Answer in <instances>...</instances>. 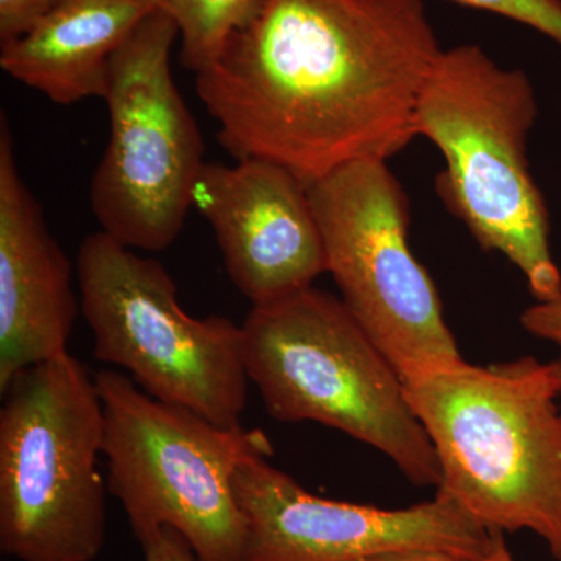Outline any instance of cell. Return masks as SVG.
<instances>
[{
    "instance_id": "cell-1",
    "label": "cell",
    "mask_w": 561,
    "mask_h": 561,
    "mask_svg": "<svg viewBox=\"0 0 561 561\" xmlns=\"http://www.w3.org/2000/svg\"><path fill=\"white\" fill-rule=\"evenodd\" d=\"M442 50L423 0H261L195 88L228 153L309 186L411 144Z\"/></svg>"
},
{
    "instance_id": "cell-2",
    "label": "cell",
    "mask_w": 561,
    "mask_h": 561,
    "mask_svg": "<svg viewBox=\"0 0 561 561\" xmlns=\"http://www.w3.org/2000/svg\"><path fill=\"white\" fill-rule=\"evenodd\" d=\"M404 389L440 461L437 493L494 534L534 531L561 561V409L552 362L463 360Z\"/></svg>"
},
{
    "instance_id": "cell-3",
    "label": "cell",
    "mask_w": 561,
    "mask_h": 561,
    "mask_svg": "<svg viewBox=\"0 0 561 561\" xmlns=\"http://www.w3.org/2000/svg\"><path fill=\"white\" fill-rule=\"evenodd\" d=\"M538 106L529 77L502 68L479 46L443 49L415 111L416 136L446 168L438 192L482 249L523 273L537 301L561 297L549 213L527 161Z\"/></svg>"
},
{
    "instance_id": "cell-4",
    "label": "cell",
    "mask_w": 561,
    "mask_h": 561,
    "mask_svg": "<svg viewBox=\"0 0 561 561\" xmlns=\"http://www.w3.org/2000/svg\"><path fill=\"white\" fill-rule=\"evenodd\" d=\"M242 332L268 415L341 431L386 454L413 485L440 486V461L401 376L341 298L311 286L253 306Z\"/></svg>"
},
{
    "instance_id": "cell-5",
    "label": "cell",
    "mask_w": 561,
    "mask_h": 561,
    "mask_svg": "<svg viewBox=\"0 0 561 561\" xmlns=\"http://www.w3.org/2000/svg\"><path fill=\"white\" fill-rule=\"evenodd\" d=\"M0 409V549L92 561L106 537L101 391L72 354L18 373Z\"/></svg>"
},
{
    "instance_id": "cell-6",
    "label": "cell",
    "mask_w": 561,
    "mask_h": 561,
    "mask_svg": "<svg viewBox=\"0 0 561 561\" xmlns=\"http://www.w3.org/2000/svg\"><path fill=\"white\" fill-rule=\"evenodd\" d=\"M94 379L110 491L138 541L172 527L198 561H247V522L232 482L251 456H272L271 438L154 400L122 373L103 370Z\"/></svg>"
},
{
    "instance_id": "cell-7",
    "label": "cell",
    "mask_w": 561,
    "mask_h": 561,
    "mask_svg": "<svg viewBox=\"0 0 561 561\" xmlns=\"http://www.w3.org/2000/svg\"><path fill=\"white\" fill-rule=\"evenodd\" d=\"M77 280L99 360L124 368L154 400L241 426L250 382L242 327L184 312L160 262L103 231L81 242Z\"/></svg>"
},
{
    "instance_id": "cell-8",
    "label": "cell",
    "mask_w": 561,
    "mask_h": 561,
    "mask_svg": "<svg viewBox=\"0 0 561 561\" xmlns=\"http://www.w3.org/2000/svg\"><path fill=\"white\" fill-rule=\"evenodd\" d=\"M175 21L158 9L110 61V140L91 181L103 232L131 250L164 251L183 230L205 160L202 133L171 70Z\"/></svg>"
},
{
    "instance_id": "cell-9",
    "label": "cell",
    "mask_w": 561,
    "mask_h": 561,
    "mask_svg": "<svg viewBox=\"0 0 561 561\" xmlns=\"http://www.w3.org/2000/svg\"><path fill=\"white\" fill-rule=\"evenodd\" d=\"M308 187L341 300L402 382L463 362L409 245L408 197L387 162H350Z\"/></svg>"
},
{
    "instance_id": "cell-10",
    "label": "cell",
    "mask_w": 561,
    "mask_h": 561,
    "mask_svg": "<svg viewBox=\"0 0 561 561\" xmlns=\"http://www.w3.org/2000/svg\"><path fill=\"white\" fill-rule=\"evenodd\" d=\"M271 457L251 456L232 482L247 522V561H370L405 551L485 560L504 540L443 494L400 511L324 500Z\"/></svg>"
},
{
    "instance_id": "cell-11",
    "label": "cell",
    "mask_w": 561,
    "mask_h": 561,
    "mask_svg": "<svg viewBox=\"0 0 561 561\" xmlns=\"http://www.w3.org/2000/svg\"><path fill=\"white\" fill-rule=\"evenodd\" d=\"M192 206L208 220L228 276L253 306L308 289L328 272L308 184L276 162H205Z\"/></svg>"
},
{
    "instance_id": "cell-12",
    "label": "cell",
    "mask_w": 561,
    "mask_h": 561,
    "mask_svg": "<svg viewBox=\"0 0 561 561\" xmlns=\"http://www.w3.org/2000/svg\"><path fill=\"white\" fill-rule=\"evenodd\" d=\"M72 264L22 179L0 117V391L33 365L68 353L76 323Z\"/></svg>"
},
{
    "instance_id": "cell-13",
    "label": "cell",
    "mask_w": 561,
    "mask_h": 561,
    "mask_svg": "<svg viewBox=\"0 0 561 561\" xmlns=\"http://www.w3.org/2000/svg\"><path fill=\"white\" fill-rule=\"evenodd\" d=\"M160 0H60L21 38L2 43L0 68L57 105L105 98L110 61Z\"/></svg>"
},
{
    "instance_id": "cell-14",
    "label": "cell",
    "mask_w": 561,
    "mask_h": 561,
    "mask_svg": "<svg viewBox=\"0 0 561 561\" xmlns=\"http://www.w3.org/2000/svg\"><path fill=\"white\" fill-rule=\"evenodd\" d=\"M260 3L261 0H160V9L179 27L181 65L194 73L213 66Z\"/></svg>"
},
{
    "instance_id": "cell-15",
    "label": "cell",
    "mask_w": 561,
    "mask_h": 561,
    "mask_svg": "<svg viewBox=\"0 0 561 561\" xmlns=\"http://www.w3.org/2000/svg\"><path fill=\"white\" fill-rule=\"evenodd\" d=\"M500 14L542 33L561 46V0H453Z\"/></svg>"
},
{
    "instance_id": "cell-16",
    "label": "cell",
    "mask_w": 561,
    "mask_h": 561,
    "mask_svg": "<svg viewBox=\"0 0 561 561\" xmlns=\"http://www.w3.org/2000/svg\"><path fill=\"white\" fill-rule=\"evenodd\" d=\"M60 0H0V43L21 38Z\"/></svg>"
},
{
    "instance_id": "cell-17",
    "label": "cell",
    "mask_w": 561,
    "mask_h": 561,
    "mask_svg": "<svg viewBox=\"0 0 561 561\" xmlns=\"http://www.w3.org/2000/svg\"><path fill=\"white\" fill-rule=\"evenodd\" d=\"M522 327L535 337L561 346V297L537 301L522 313Z\"/></svg>"
},
{
    "instance_id": "cell-18",
    "label": "cell",
    "mask_w": 561,
    "mask_h": 561,
    "mask_svg": "<svg viewBox=\"0 0 561 561\" xmlns=\"http://www.w3.org/2000/svg\"><path fill=\"white\" fill-rule=\"evenodd\" d=\"M144 561H198L190 542L172 527H164L140 542Z\"/></svg>"
},
{
    "instance_id": "cell-19",
    "label": "cell",
    "mask_w": 561,
    "mask_h": 561,
    "mask_svg": "<svg viewBox=\"0 0 561 561\" xmlns=\"http://www.w3.org/2000/svg\"><path fill=\"white\" fill-rule=\"evenodd\" d=\"M505 548H507V545H505V540H502L496 551L491 553L489 559L485 560H465L454 557L451 553L438 551H405L389 553V556L378 557V559L370 561H500L501 553Z\"/></svg>"
},
{
    "instance_id": "cell-20",
    "label": "cell",
    "mask_w": 561,
    "mask_h": 561,
    "mask_svg": "<svg viewBox=\"0 0 561 561\" xmlns=\"http://www.w3.org/2000/svg\"><path fill=\"white\" fill-rule=\"evenodd\" d=\"M552 365L553 368H556L557 381H559V391L561 398V346L559 357H557L556 360H552Z\"/></svg>"
},
{
    "instance_id": "cell-21",
    "label": "cell",
    "mask_w": 561,
    "mask_h": 561,
    "mask_svg": "<svg viewBox=\"0 0 561 561\" xmlns=\"http://www.w3.org/2000/svg\"><path fill=\"white\" fill-rule=\"evenodd\" d=\"M500 561H515L513 560L512 553L511 551H508V548H505L504 551H502Z\"/></svg>"
}]
</instances>
